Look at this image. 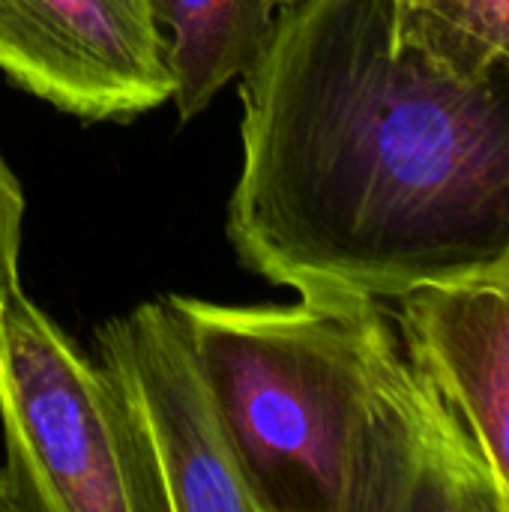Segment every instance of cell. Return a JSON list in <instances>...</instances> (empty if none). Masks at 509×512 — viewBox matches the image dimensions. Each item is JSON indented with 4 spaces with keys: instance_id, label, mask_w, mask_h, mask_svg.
Returning a JSON list of instances; mask_svg holds the SVG:
<instances>
[{
    "instance_id": "1",
    "label": "cell",
    "mask_w": 509,
    "mask_h": 512,
    "mask_svg": "<svg viewBox=\"0 0 509 512\" xmlns=\"http://www.w3.org/2000/svg\"><path fill=\"white\" fill-rule=\"evenodd\" d=\"M228 240L297 294L396 300L509 246V81L396 36L393 0H300L240 78Z\"/></svg>"
},
{
    "instance_id": "2",
    "label": "cell",
    "mask_w": 509,
    "mask_h": 512,
    "mask_svg": "<svg viewBox=\"0 0 509 512\" xmlns=\"http://www.w3.org/2000/svg\"><path fill=\"white\" fill-rule=\"evenodd\" d=\"M171 300L261 512H498L477 447L417 366L390 300Z\"/></svg>"
},
{
    "instance_id": "3",
    "label": "cell",
    "mask_w": 509,
    "mask_h": 512,
    "mask_svg": "<svg viewBox=\"0 0 509 512\" xmlns=\"http://www.w3.org/2000/svg\"><path fill=\"white\" fill-rule=\"evenodd\" d=\"M0 426L18 512H162L111 378L21 285L0 297Z\"/></svg>"
},
{
    "instance_id": "4",
    "label": "cell",
    "mask_w": 509,
    "mask_h": 512,
    "mask_svg": "<svg viewBox=\"0 0 509 512\" xmlns=\"http://www.w3.org/2000/svg\"><path fill=\"white\" fill-rule=\"evenodd\" d=\"M111 378L162 512H261L192 330L171 297L99 330Z\"/></svg>"
},
{
    "instance_id": "5",
    "label": "cell",
    "mask_w": 509,
    "mask_h": 512,
    "mask_svg": "<svg viewBox=\"0 0 509 512\" xmlns=\"http://www.w3.org/2000/svg\"><path fill=\"white\" fill-rule=\"evenodd\" d=\"M0 72L84 120H132L171 99L150 0H0Z\"/></svg>"
},
{
    "instance_id": "6",
    "label": "cell",
    "mask_w": 509,
    "mask_h": 512,
    "mask_svg": "<svg viewBox=\"0 0 509 512\" xmlns=\"http://www.w3.org/2000/svg\"><path fill=\"white\" fill-rule=\"evenodd\" d=\"M405 342L477 447L509 512V246L393 300Z\"/></svg>"
},
{
    "instance_id": "7",
    "label": "cell",
    "mask_w": 509,
    "mask_h": 512,
    "mask_svg": "<svg viewBox=\"0 0 509 512\" xmlns=\"http://www.w3.org/2000/svg\"><path fill=\"white\" fill-rule=\"evenodd\" d=\"M150 9L180 120L198 117L222 87L240 81L279 21L276 0H150Z\"/></svg>"
},
{
    "instance_id": "8",
    "label": "cell",
    "mask_w": 509,
    "mask_h": 512,
    "mask_svg": "<svg viewBox=\"0 0 509 512\" xmlns=\"http://www.w3.org/2000/svg\"><path fill=\"white\" fill-rule=\"evenodd\" d=\"M396 36L465 78L509 81V0H393Z\"/></svg>"
},
{
    "instance_id": "9",
    "label": "cell",
    "mask_w": 509,
    "mask_h": 512,
    "mask_svg": "<svg viewBox=\"0 0 509 512\" xmlns=\"http://www.w3.org/2000/svg\"><path fill=\"white\" fill-rule=\"evenodd\" d=\"M24 225V192L0 153V297L18 288V255Z\"/></svg>"
},
{
    "instance_id": "10",
    "label": "cell",
    "mask_w": 509,
    "mask_h": 512,
    "mask_svg": "<svg viewBox=\"0 0 509 512\" xmlns=\"http://www.w3.org/2000/svg\"><path fill=\"white\" fill-rule=\"evenodd\" d=\"M0 512H18V501H15L12 483L6 477V468L0 471Z\"/></svg>"
},
{
    "instance_id": "11",
    "label": "cell",
    "mask_w": 509,
    "mask_h": 512,
    "mask_svg": "<svg viewBox=\"0 0 509 512\" xmlns=\"http://www.w3.org/2000/svg\"><path fill=\"white\" fill-rule=\"evenodd\" d=\"M279 3V12H285V9H291V6H297L300 0H276Z\"/></svg>"
}]
</instances>
